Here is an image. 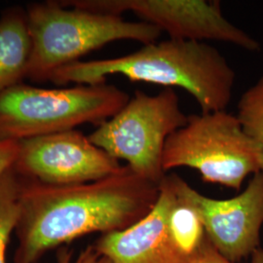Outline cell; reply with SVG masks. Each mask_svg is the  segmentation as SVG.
Wrapping results in <instances>:
<instances>
[{
	"instance_id": "6da1fadb",
	"label": "cell",
	"mask_w": 263,
	"mask_h": 263,
	"mask_svg": "<svg viewBox=\"0 0 263 263\" xmlns=\"http://www.w3.org/2000/svg\"><path fill=\"white\" fill-rule=\"evenodd\" d=\"M159 188L127 165L107 178L76 185L23 181L14 263H37L49 251L82 236L134 226L151 213Z\"/></svg>"
},
{
	"instance_id": "7a4b0ae2",
	"label": "cell",
	"mask_w": 263,
	"mask_h": 263,
	"mask_svg": "<svg viewBox=\"0 0 263 263\" xmlns=\"http://www.w3.org/2000/svg\"><path fill=\"white\" fill-rule=\"evenodd\" d=\"M119 74L131 81L180 87L191 95L201 113L226 110L236 74L224 56L205 41L169 38L142 45L131 54L112 59L78 61L56 70L57 84H104Z\"/></svg>"
},
{
	"instance_id": "3957f363",
	"label": "cell",
	"mask_w": 263,
	"mask_h": 263,
	"mask_svg": "<svg viewBox=\"0 0 263 263\" xmlns=\"http://www.w3.org/2000/svg\"><path fill=\"white\" fill-rule=\"evenodd\" d=\"M26 15L31 39L27 77L34 80H49L59 68L113 41L135 40L145 45L162 33L141 21L66 7L58 1L31 5Z\"/></svg>"
},
{
	"instance_id": "277c9868",
	"label": "cell",
	"mask_w": 263,
	"mask_h": 263,
	"mask_svg": "<svg viewBox=\"0 0 263 263\" xmlns=\"http://www.w3.org/2000/svg\"><path fill=\"white\" fill-rule=\"evenodd\" d=\"M130 100L113 85L45 89L18 84L0 94V140L21 141L111 118Z\"/></svg>"
},
{
	"instance_id": "5b68a950",
	"label": "cell",
	"mask_w": 263,
	"mask_h": 263,
	"mask_svg": "<svg viewBox=\"0 0 263 263\" xmlns=\"http://www.w3.org/2000/svg\"><path fill=\"white\" fill-rule=\"evenodd\" d=\"M165 173L197 170L203 181L240 190L245 179L263 172V146L250 137L237 115L219 110L190 114L165 143Z\"/></svg>"
},
{
	"instance_id": "8992f818",
	"label": "cell",
	"mask_w": 263,
	"mask_h": 263,
	"mask_svg": "<svg viewBox=\"0 0 263 263\" xmlns=\"http://www.w3.org/2000/svg\"><path fill=\"white\" fill-rule=\"evenodd\" d=\"M187 116L173 88L154 96L137 91L88 138L113 158L125 160L142 178L160 184L166 177L162 165L165 143L173 133L186 125Z\"/></svg>"
},
{
	"instance_id": "52a82bcc",
	"label": "cell",
	"mask_w": 263,
	"mask_h": 263,
	"mask_svg": "<svg viewBox=\"0 0 263 263\" xmlns=\"http://www.w3.org/2000/svg\"><path fill=\"white\" fill-rule=\"evenodd\" d=\"M59 3L96 13L122 16L132 12L138 18L172 39L216 40L234 44L250 52L260 44L232 25L222 14L219 1L206 0H65Z\"/></svg>"
},
{
	"instance_id": "ba28073f",
	"label": "cell",
	"mask_w": 263,
	"mask_h": 263,
	"mask_svg": "<svg viewBox=\"0 0 263 263\" xmlns=\"http://www.w3.org/2000/svg\"><path fill=\"white\" fill-rule=\"evenodd\" d=\"M170 176L179 202L197 214L208 240L226 259L239 263L260 248L263 172L253 176L242 193L224 200L201 194L177 174Z\"/></svg>"
},
{
	"instance_id": "9c48e42d",
	"label": "cell",
	"mask_w": 263,
	"mask_h": 263,
	"mask_svg": "<svg viewBox=\"0 0 263 263\" xmlns=\"http://www.w3.org/2000/svg\"><path fill=\"white\" fill-rule=\"evenodd\" d=\"M121 167L118 160L77 130L19 141L14 165L21 177L52 186L100 180L117 173Z\"/></svg>"
},
{
	"instance_id": "30bf717a",
	"label": "cell",
	"mask_w": 263,
	"mask_h": 263,
	"mask_svg": "<svg viewBox=\"0 0 263 263\" xmlns=\"http://www.w3.org/2000/svg\"><path fill=\"white\" fill-rule=\"evenodd\" d=\"M178 201L171 176L166 175L151 213L124 230L103 234L93 245L96 251L110 263H191L193 258L179 248L170 229Z\"/></svg>"
},
{
	"instance_id": "8fae6325",
	"label": "cell",
	"mask_w": 263,
	"mask_h": 263,
	"mask_svg": "<svg viewBox=\"0 0 263 263\" xmlns=\"http://www.w3.org/2000/svg\"><path fill=\"white\" fill-rule=\"evenodd\" d=\"M30 53L27 15L10 12L0 20V94L27 77Z\"/></svg>"
},
{
	"instance_id": "7c38bea8",
	"label": "cell",
	"mask_w": 263,
	"mask_h": 263,
	"mask_svg": "<svg viewBox=\"0 0 263 263\" xmlns=\"http://www.w3.org/2000/svg\"><path fill=\"white\" fill-rule=\"evenodd\" d=\"M22 184L14 167L0 178V263H6L10 237L18 223Z\"/></svg>"
},
{
	"instance_id": "4fadbf2b",
	"label": "cell",
	"mask_w": 263,
	"mask_h": 263,
	"mask_svg": "<svg viewBox=\"0 0 263 263\" xmlns=\"http://www.w3.org/2000/svg\"><path fill=\"white\" fill-rule=\"evenodd\" d=\"M169 224L173 237L179 248L194 258L206 238L204 227L197 214L179 200L171 213Z\"/></svg>"
},
{
	"instance_id": "5bb4252c",
	"label": "cell",
	"mask_w": 263,
	"mask_h": 263,
	"mask_svg": "<svg viewBox=\"0 0 263 263\" xmlns=\"http://www.w3.org/2000/svg\"><path fill=\"white\" fill-rule=\"evenodd\" d=\"M237 117L245 132L263 146V76L241 96Z\"/></svg>"
},
{
	"instance_id": "9a60e30c",
	"label": "cell",
	"mask_w": 263,
	"mask_h": 263,
	"mask_svg": "<svg viewBox=\"0 0 263 263\" xmlns=\"http://www.w3.org/2000/svg\"><path fill=\"white\" fill-rule=\"evenodd\" d=\"M57 263H110L104 255L99 254L94 246H89L81 252L76 260H72V252L61 249L57 255Z\"/></svg>"
},
{
	"instance_id": "2e32d148",
	"label": "cell",
	"mask_w": 263,
	"mask_h": 263,
	"mask_svg": "<svg viewBox=\"0 0 263 263\" xmlns=\"http://www.w3.org/2000/svg\"><path fill=\"white\" fill-rule=\"evenodd\" d=\"M19 153V141L0 140V178L16 163Z\"/></svg>"
},
{
	"instance_id": "e0dca14e",
	"label": "cell",
	"mask_w": 263,
	"mask_h": 263,
	"mask_svg": "<svg viewBox=\"0 0 263 263\" xmlns=\"http://www.w3.org/2000/svg\"><path fill=\"white\" fill-rule=\"evenodd\" d=\"M191 263H235L226 259L224 256L219 254L214 246L205 238L204 244L202 245L197 255L193 258Z\"/></svg>"
},
{
	"instance_id": "ac0fdd59",
	"label": "cell",
	"mask_w": 263,
	"mask_h": 263,
	"mask_svg": "<svg viewBox=\"0 0 263 263\" xmlns=\"http://www.w3.org/2000/svg\"><path fill=\"white\" fill-rule=\"evenodd\" d=\"M251 263H263V249L258 248L251 255Z\"/></svg>"
}]
</instances>
